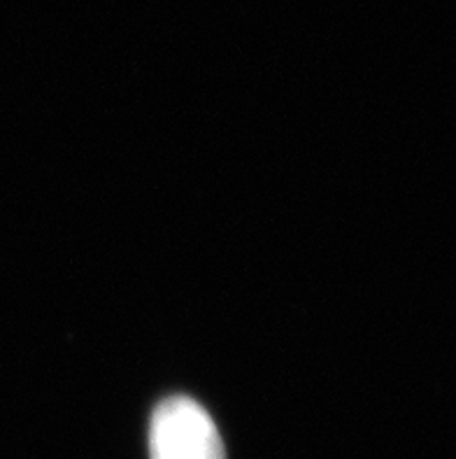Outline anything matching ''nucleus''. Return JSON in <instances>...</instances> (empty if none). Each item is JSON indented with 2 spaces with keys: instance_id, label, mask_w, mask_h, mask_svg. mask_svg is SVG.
<instances>
[{
  "instance_id": "1",
  "label": "nucleus",
  "mask_w": 456,
  "mask_h": 459,
  "mask_svg": "<svg viewBox=\"0 0 456 459\" xmlns=\"http://www.w3.org/2000/svg\"><path fill=\"white\" fill-rule=\"evenodd\" d=\"M150 455L151 459H224V443L201 403L189 396H170L151 415Z\"/></svg>"
}]
</instances>
